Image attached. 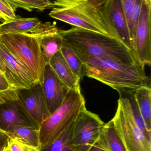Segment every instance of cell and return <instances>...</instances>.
<instances>
[{
  "instance_id": "obj_29",
  "label": "cell",
  "mask_w": 151,
  "mask_h": 151,
  "mask_svg": "<svg viewBox=\"0 0 151 151\" xmlns=\"http://www.w3.org/2000/svg\"><path fill=\"white\" fill-rule=\"evenodd\" d=\"M0 72L4 75V65L3 63L2 60L1 58V56H0Z\"/></svg>"
},
{
  "instance_id": "obj_24",
  "label": "cell",
  "mask_w": 151,
  "mask_h": 151,
  "mask_svg": "<svg viewBox=\"0 0 151 151\" xmlns=\"http://www.w3.org/2000/svg\"><path fill=\"white\" fill-rule=\"evenodd\" d=\"M16 10L12 8L5 0H0V19L3 22H8L18 18Z\"/></svg>"
},
{
  "instance_id": "obj_6",
  "label": "cell",
  "mask_w": 151,
  "mask_h": 151,
  "mask_svg": "<svg viewBox=\"0 0 151 151\" xmlns=\"http://www.w3.org/2000/svg\"><path fill=\"white\" fill-rule=\"evenodd\" d=\"M127 151H151V140L139 128L134 118L129 98L120 97L112 119Z\"/></svg>"
},
{
  "instance_id": "obj_19",
  "label": "cell",
  "mask_w": 151,
  "mask_h": 151,
  "mask_svg": "<svg viewBox=\"0 0 151 151\" xmlns=\"http://www.w3.org/2000/svg\"><path fill=\"white\" fill-rule=\"evenodd\" d=\"M134 99L136 103L147 129L151 132V89L147 85L135 91Z\"/></svg>"
},
{
  "instance_id": "obj_1",
  "label": "cell",
  "mask_w": 151,
  "mask_h": 151,
  "mask_svg": "<svg viewBox=\"0 0 151 151\" xmlns=\"http://www.w3.org/2000/svg\"><path fill=\"white\" fill-rule=\"evenodd\" d=\"M60 33L64 42L84 64L92 58L140 64L133 53L114 37L74 27L67 30H61Z\"/></svg>"
},
{
  "instance_id": "obj_16",
  "label": "cell",
  "mask_w": 151,
  "mask_h": 151,
  "mask_svg": "<svg viewBox=\"0 0 151 151\" xmlns=\"http://www.w3.org/2000/svg\"><path fill=\"white\" fill-rule=\"evenodd\" d=\"M48 63L59 79L69 88H80V81L74 74L60 50L51 58Z\"/></svg>"
},
{
  "instance_id": "obj_8",
  "label": "cell",
  "mask_w": 151,
  "mask_h": 151,
  "mask_svg": "<svg viewBox=\"0 0 151 151\" xmlns=\"http://www.w3.org/2000/svg\"><path fill=\"white\" fill-rule=\"evenodd\" d=\"M0 95L4 101L0 104L1 130L6 133L23 126L36 129L18 98L15 90L9 89L0 92Z\"/></svg>"
},
{
  "instance_id": "obj_28",
  "label": "cell",
  "mask_w": 151,
  "mask_h": 151,
  "mask_svg": "<svg viewBox=\"0 0 151 151\" xmlns=\"http://www.w3.org/2000/svg\"><path fill=\"white\" fill-rule=\"evenodd\" d=\"M88 151H107L105 150L104 149L101 148V147H98L97 145H93V146L90 147V149L88 150Z\"/></svg>"
},
{
  "instance_id": "obj_5",
  "label": "cell",
  "mask_w": 151,
  "mask_h": 151,
  "mask_svg": "<svg viewBox=\"0 0 151 151\" xmlns=\"http://www.w3.org/2000/svg\"><path fill=\"white\" fill-rule=\"evenodd\" d=\"M0 42L30 73L41 83L46 65L38 38L30 34H0Z\"/></svg>"
},
{
  "instance_id": "obj_15",
  "label": "cell",
  "mask_w": 151,
  "mask_h": 151,
  "mask_svg": "<svg viewBox=\"0 0 151 151\" xmlns=\"http://www.w3.org/2000/svg\"><path fill=\"white\" fill-rule=\"evenodd\" d=\"M36 17L19 18L0 24V34L22 33L34 34L44 26Z\"/></svg>"
},
{
  "instance_id": "obj_21",
  "label": "cell",
  "mask_w": 151,
  "mask_h": 151,
  "mask_svg": "<svg viewBox=\"0 0 151 151\" xmlns=\"http://www.w3.org/2000/svg\"><path fill=\"white\" fill-rule=\"evenodd\" d=\"M12 8L17 10L18 8L24 9L28 12L34 10L43 11L51 9L53 6L50 0H5Z\"/></svg>"
},
{
  "instance_id": "obj_23",
  "label": "cell",
  "mask_w": 151,
  "mask_h": 151,
  "mask_svg": "<svg viewBox=\"0 0 151 151\" xmlns=\"http://www.w3.org/2000/svg\"><path fill=\"white\" fill-rule=\"evenodd\" d=\"M73 124L54 142L45 149L41 150V151H75L70 144V134Z\"/></svg>"
},
{
  "instance_id": "obj_11",
  "label": "cell",
  "mask_w": 151,
  "mask_h": 151,
  "mask_svg": "<svg viewBox=\"0 0 151 151\" xmlns=\"http://www.w3.org/2000/svg\"><path fill=\"white\" fill-rule=\"evenodd\" d=\"M104 12L114 38L127 48L134 55L122 1L106 0Z\"/></svg>"
},
{
  "instance_id": "obj_18",
  "label": "cell",
  "mask_w": 151,
  "mask_h": 151,
  "mask_svg": "<svg viewBox=\"0 0 151 151\" xmlns=\"http://www.w3.org/2000/svg\"><path fill=\"white\" fill-rule=\"evenodd\" d=\"M127 20L130 39L135 55V43L137 24L141 13L142 0H121Z\"/></svg>"
},
{
  "instance_id": "obj_22",
  "label": "cell",
  "mask_w": 151,
  "mask_h": 151,
  "mask_svg": "<svg viewBox=\"0 0 151 151\" xmlns=\"http://www.w3.org/2000/svg\"><path fill=\"white\" fill-rule=\"evenodd\" d=\"M60 51L74 74L81 81L85 76L84 63L64 41Z\"/></svg>"
},
{
  "instance_id": "obj_7",
  "label": "cell",
  "mask_w": 151,
  "mask_h": 151,
  "mask_svg": "<svg viewBox=\"0 0 151 151\" xmlns=\"http://www.w3.org/2000/svg\"><path fill=\"white\" fill-rule=\"evenodd\" d=\"M105 123L98 115L82 110L72 126L70 144L75 151H88L98 140Z\"/></svg>"
},
{
  "instance_id": "obj_12",
  "label": "cell",
  "mask_w": 151,
  "mask_h": 151,
  "mask_svg": "<svg viewBox=\"0 0 151 151\" xmlns=\"http://www.w3.org/2000/svg\"><path fill=\"white\" fill-rule=\"evenodd\" d=\"M0 56L4 67V76L12 89L29 88L36 82L19 61L0 42Z\"/></svg>"
},
{
  "instance_id": "obj_17",
  "label": "cell",
  "mask_w": 151,
  "mask_h": 151,
  "mask_svg": "<svg viewBox=\"0 0 151 151\" xmlns=\"http://www.w3.org/2000/svg\"><path fill=\"white\" fill-rule=\"evenodd\" d=\"M95 145L107 151H127L112 120L105 123Z\"/></svg>"
},
{
  "instance_id": "obj_30",
  "label": "cell",
  "mask_w": 151,
  "mask_h": 151,
  "mask_svg": "<svg viewBox=\"0 0 151 151\" xmlns=\"http://www.w3.org/2000/svg\"><path fill=\"white\" fill-rule=\"evenodd\" d=\"M4 100L2 98V97L1 95H0V104H2V103H4Z\"/></svg>"
},
{
  "instance_id": "obj_4",
  "label": "cell",
  "mask_w": 151,
  "mask_h": 151,
  "mask_svg": "<svg viewBox=\"0 0 151 151\" xmlns=\"http://www.w3.org/2000/svg\"><path fill=\"white\" fill-rule=\"evenodd\" d=\"M85 104L80 88L69 89L60 106L39 128L41 150L51 145L74 123L80 113L86 108Z\"/></svg>"
},
{
  "instance_id": "obj_25",
  "label": "cell",
  "mask_w": 151,
  "mask_h": 151,
  "mask_svg": "<svg viewBox=\"0 0 151 151\" xmlns=\"http://www.w3.org/2000/svg\"><path fill=\"white\" fill-rule=\"evenodd\" d=\"M8 146L12 151H41L38 147L24 143L17 139L9 137Z\"/></svg>"
},
{
  "instance_id": "obj_10",
  "label": "cell",
  "mask_w": 151,
  "mask_h": 151,
  "mask_svg": "<svg viewBox=\"0 0 151 151\" xmlns=\"http://www.w3.org/2000/svg\"><path fill=\"white\" fill-rule=\"evenodd\" d=\"M151 0H142L135 43L137 59L144 66L151 63Z\"/></svg>"
},
{
  "instance_id": "obj_20",
  "label": "cell",
  "mask_w": 151,
  "mask_h": 151,
  "mask_svg": "<svg viewBox=\"0 0 151 151\" xmlns=\"http://www.w3.org/2000/svg\"><path fill=\"white\" fill-rule=\"evenodd\" d=\"M10 138L17 139L31 146L40 148L39 129L30 127H19L6 132Z\"/></svg>"
},
{
  "instance_id": "obj_26",
  "label": "cell",
  "mask_w": 151,
  "mask_h": 151,
  "mask_svg": "<svg viewBox=\"0 0 151 151\" xmlns=\"http://www.w3.org/2000/svg\"><path fill=\"white\" fill-rule=\"evenodd\" d=\"M9 138V137L6 133L0 129V151H4L8 145Z\"/></svg>"
},
{
  "instance_id": "obj_3",
  "label": "cell",
  "mask_w": 151,
  "mask_h": 151,
  "mask_svg": "<svg viewBox=\"0 0 151 151\" xmlns=\"http://www.w3.org/2000/svg\"><path fill=\"white\" fill-rule=\"evenodd\" d=\"M85 76L93 78L117 90L132 94L145 85L144 66L126 64L107 58H92L85 63Z\"/></svg>"
},
{
  "instance_id": "obj_9",
  "label": "cell",
  "mask_w": 151,
  "mask_h": 151,
  "mask_svg": "<svg viewBox=\"0 0 151 151\" xmlns=\"http://www.w3.org/2000/svg\"><path fill=\"white\" fill-rule=\"evenodd\" d=\"M18 98L35 127L41 124L50 115L41 84L36 83L29 88L15 90Z\"/></svg>"
},
{
  "instance_id": "obj_2",
  "label": "cell",
  "mask_w": 151,
  "mask_h": 151,
  "mask_svg": "<svg viewBox=\"0 0 151 151\" xmlns=\"http://www.w3.org/2000/svg\"><path fill=\"white\" fill-rule=\"evenodd\" d=\"M105 1L55 0L49 16L74 27L114 37L105 14Z\"/></svg>"
},
{
  "instance_id": "obj_31",
  "label": "cell",
  "mask_w": 151,
  "mask_h": 151,
  "mask_svg": "<svg viewBox=\"0 0 151 151\" xmlns=\"http://www.w3.org/2000/svg\"><path fill=\"white\" fill-rule=\"evenodd\" d=\"M4 151H12V150H10V149L8 147V145H7V146H6V148L4 149Z\"/></svg>"
},
{
  "instance_id": "obj_14",
  "label": "cell",
  "mask_w": 151,
  "mask_h": 151,
  "mask_svg": "<svg viewBox=\"0 0 151 151\" xmlns=\"http://www.w3.org/2000/svg\"><path fill=\"white\" fill-rule=\"evenodd\" d=\"M55 23H46L45 26L33 34L39 40L43 55L46 63L61 50L63 39Z\"/></svg>"
},
{
  "instance_id": "obj_13",
  "label": "cell",
  "mask_w": 151,
  "mask_h": 151,
  "mask_svg": "<svg viewBox=\"0 0 151 151\" xmlns=\"http://www.w3.org/2000/svg\"><path fill=\"white\" fill-rule=\"evenodd\" d=\"M41 84L48 110L51 114L63 103L70 88L59 79L48 63L44 68Z\"/></svg>"
},
{
  "instance_id": "obj_27",
  "label": "cell",
  "mask_w": 151,
  "mask_h": 151,
  "mask_svg": "<svg viewBox=\"0 0 151 151\" xmlns=\"http://www.w3.org/2000/svg\"><path fill=\"white\" fill-rule=\"evenodd\" d=\"M11 89L10 85L5 76L0 72V92Z\"/></svg>"
}]
</instances>
